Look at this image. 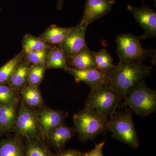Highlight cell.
I'll use <instances>...</instances> for the list:
<instances>
[{
	"label": "cell",
	"mask_w": 156,
	"mask_h": 156,
	"mask_svg": "<svg viewBox=\"0 0 156 156\" xmlns=\"http://www.w3.org/2000/svg\"><path fill=\"white\" fill-rule=\"evenodd\" d=\"M151 66L139 62L120 61L118 65L108 73L110 87L124 97L151 74Z\"/></svg>",
	"instance_id": "cell-1"
},
{
	"label": "cell",
	"mask_w": 156,
	"mask_h": 156,
	"mask_svg": "<svg viewBox=\"0 0 156 156\" xmlns=\"http://www.w3.org/2000/svg\"><path fill=\"white\" fill-rule=\"evenodd\" d=\"M74 127L82 141L93 140L108 131L107 117L92 109L85 108L73 116Z\"/></svg>",
	"instance_id": "cell-2"
},
{
	"label": "cell",
	"mask_w": 156,
	"mask_h": 156,
	"mask_svg": "<svg viewBox=\"0 0 156 156\" xmlns=\"http://www.w3.org/2000/svg\"><path fill=\"white\" fill-rule=\"evenodd\" d=\"M124 96L116 92L107 83L91 89L85 101V107L111 117L120 108Z\"/></svg>",
	"instance_id": "cell-3"
},
{
	"label": "cell",
	"mask_w": 156,
	"mask_h": 156,
	"mask_svg": "<svg viewBox=\"0 0 156 156\" xmlns=\"http://www.w3.org/2000/svg\"><path fill=\"white\" fill-rule=\"evenodd\" d=\"M132 111L129 108L116 112L110 117L108 128L112 133V137L127 144L130 147H139V140L134 127Z\"/></svg>",
	"instance_id": "cell-4"
},
{
	"label": "cell",
	"mask_w": 156,
	"mask_h": 156,
	"mask_svg": "<svg viewBox=\"0 0 156 156\" xmlns=\"http://www.w3.org/2000/svg\"><path fill=\"white\" fill-rule=\"evenodd\" d=\"M129 108L139 116L145 117L155 112L156 92L144 81L133 88L124 99L120 108Z\"/></svg>",
	"instance_id": "cell-5"
},
{
	"label": "cell",
	"mask_w": 156,
	"mask_h": 156,
	"mask_svg": "<svg viewBox=\"0 0 156 156\" xmlns=\"http://www.w3.org/2000/svg\"><path fill=\"white\" fill-rule=\"evenodd\" d=\"M145 39L144 34L140 36L130 33L119 35L116 43L120 61L142 62L148 57L155 56L154 50L144 49L141 46V40Z\"/></svg>",
	"instance_id": "cell-6"
},
{
	"label": "cell",
	"mask_w": 156,
	"mask_h": 156,
	"mask_svg": "<svg viewBox=\"0 0 156 156\" xmlns=\"http://www.w3.org/2000/svg\"><path fill=\"white\" fill-rule=\"evenodd\" d=\"M11 131L25 139H43L37 111L29 108L21 101L16 123Z\"/></svg>",
	"instance_id": "cell-7"
},
{
	"label": "cell",
	"mask_w": 156,
	"mask_h": 156,
	"mask_svg": "<svg viewBox=\"0 0 156 156\" xmlns=\"http://www.w3.org/2000/svg\"><path fill=\"white\" fill-rule=\"evenodd\" d=\"M87 28V27L80 22L78 25L73 27L64 41L60 44L57 45L67 58L87 47L86 41Z\"/></svg>",
	"instance_id": "cell-8"
},
{
	"label": "cell",
	"mask_w": 156,
	"mask_h": 156,
	"mask_svg": "<svg viewBox=\"0 0 156 156\" xmlns=\"http://www.w3.org/2000/svg\"><path fill=\"white\" fill-rule=\"evenodd\" d=\"M127 9L133 14L136 22L145 31V38L156 36V12L147 5L140 8L127 6Z\"/></svg>",
	"instance_id": "cell-9"
},
{
	"label": "cell",
	"mask_w": 156,
	"mask_h": 156,
	"mask_svg": "<svg viewBox=\"0 0 156 156\" xmlns=\"http://www.w3.org/2000/svg\"><path fill=\"white\" fill-rule=\"evenodd\" d=\"M115 2V0H87L80 22L88 27L92 23L109 13Z\"/></svg>",
	"instance_id": "cell-10"
},
{
	"label": "cell",
	"mask_w": 156,
	"mask_h": 156,
	"mask_svg": "<svg viewBox=\"0 0 156 156\" xmlns=\"http://www.w3.org/2000/svg\"><path fill=\"white\" fill-rule=\"evenodd\" d=\"M37 112L43 140L46 139L51 130L64 123L68 116L67 112L65 111L57 110L44 107Z\"/></svg>",
	"instance_id": "cell-11"
},
{
	"label": "cell",
	"mask_w": 156,
	"mask_h": 156,
	"mask_svg": "<svg viewBox=\"0 0 156 156\" xmlns=\"http://www.w3.org/2000/svg\"><path fill=\"white\" fill-rule=\"evenodd\" d=\"M64 70L75 78L77 83L84 82L91 89L107 83V82L108 73L97 69H77L67 66Z\"/></svg>",
	"instance_id": "cell-12"
},
{
	"label": "cell",
	"mask_w": 156,
	"mask_h": 156,
	"mask_svg": "<svg viewBox=\"0 0 156 156\" xmlns=\"http://www.w3.org/2000/svg\"><path fill=\"white\" fill-rule=\"evenodd\" d=\"M77 133L75 127H69L64 123L59 125L48 133L46 136L48 144L55 150L64 149L66 144Z\"/></svg>",
	"instance_id": "cell-13"
},
{
	"label": "cell",
	"mask_w": 156,
	"mask_h": 156,
	"mask_svg": "<svg viewBox=\"0 0 156 156\" xmlns=\"http://www.w3.org/2000/svg\"><path fill=\"white\" fill-rule=\"evenodd\" d=\"M68 66L77 69H97L94 52L89 50L88 46L67 58Z\"/></svg>",
	"instance_id": "cell-14"
},
{
	"label": "cell",
	"mask_w": 156,
	"mask_h": 156,
	"mask_svg": "<svg viewBox=\"0 0 156 156\" xmlns=\"http://www.w3.org/2000/svg\"><path fill=\"white\" fill-rule=\"evenodd\" d=\"M19 102L0 106V135L11 131L17 119Z\"/></svg>",
	"instance_id": "cell-15"
},
{
	"label": "cell",
	"mask_w": 156,
	"mask_h": 156,
	"mask_svg": "<svg viewBox=\"0 0 156 156\" xmlns=\"http://www.w3.org/2000/svg\"><path fill=\"white\" fill-rule=\"evenodd\" d=\"M0 156H26L25 144L22 137L16 135L1 140Z\"/></svg>",
	"instance_id": "cell-16"
},
{
	"label": "cell",
	"mask_w": 156,
	"mask_h": 156,
	"mask_svg": "<svg viewBox=\"0 0 156 156\" xmlns=\"http://www.w3.org/2000/svg\"><path fill=\"white\" fill-rule=\"evenodd\" d=\"M31 64L24 58L20 62L9 79L7 85L12 89L20 91L28 85L29 71Z\"/></svg>",
	"instance_id": "cell-17"
},
{
	"label": "cell",
	"mask_w": 156,
	"mask_h": 156,
	"mask_svg": "<svg viewBox=\"0 0 156 156\" xmlns=\"http://www.w3.org/2000/svg\"><path fill=\"white\" fill-rule=\"evenodd\" d=\"M20 94L21 101L29 108L44 107V100L38 87L27 85L20 90Z\"/></svg>",
	"instance_id": "cell-18"
},
{
	"label": "cell",
	"mask_w": 156,
	"mask_h": 156,
	"mask_svg": "<svg viewBox=\"0 0 156 156\" xmlns=\"http://www.w3.org/2000/svg\"><path fill=\"white\" fill-rule=\"evenodd\" d=\"M73 27H60L51 25L39 37L45 43L51 45H58L64 41Z\"/></svg>",
	"instance_id": "cell-19"
},
{
	"label": "cell",
	"mask_w": 156,
	"mask_h": 156,
	"mask_svg": "<svg viewBox=\"0 0 156 156\" xmlns=\"http://www.w3.org/2000/svg\"><path fill=\"white\" fill-rule=\"evenodd\" d=\"M45 66L48 69H65L68 66L67 58L56 45L48 50Z\"/></svg>",
	"instance_id": "cell-20"
},
{
	"label": "cell",
	"mask_w": 156,
	"mask_h": 156,
	"mask_svg": "<svg viewBox=\"0 0 156 156\" xmlns=\"http://www.w3.org/2000/svg\"><path fill=\"white\" fill-rule=\"evenodd\" d=\"M44 140L25 139L26 156H53Z\"/></svg>",
	"instance_id": "cell-21"
},
{
	"label": "cell",
	"mask_w": 156,
	"mask_h": 156,
	"mask_svg": "<svg viewBox=\"0 0 156 156\" xmlns=\"http://www.w3.org/2000/svg\"><path fill=\"white\" fill-rule=\"evenodd\" d=\"M21 44L24 53L44 51L49 50L53 46L45 43L39 37L30 34H26L23 36Z\"/></svg>",
	"instance_id": "cell-22"
},
{
	"label": "cell",
	"mask_w": 156,
	"mask_h": 156,
	"mask_svg": "<svg viewBox=\"0 0 156 156\" xmlns=\"http://www.w3.org/2000/svg\"><path fill=\"white\" fill-rule=\"evenodd\" d=\"M23 58V50L0 67V83L7 84L14 70Z\"/></svg>",
	"instance_id": "cell-23"
},
{
	"label": "cell",
	"mask_w": 156,
	"mask_h": 156,
	"mask_svg": "<svg viewBox=\"0 0 156 156\" xmlns=\"http://www.w3.org/2000/svg\"><path fill=\"white\" fill-rule=\"evenodd\" d=\"M94 53L96 69L98 70L108 73L115 67L113 58L106 50L102 49Z\"/></svg>",
	"instance_id": "cell-24"
},
{
	"label": "cell",
	"mask_w": 156,
	"mask_h": 156,
	"mask_svg": "<svg viewBox=\"0 0 156 156\" xmlns=\"http://www.w3.org/2000/svg\"><path fill=\"white\" fill-rule=\"evenodd\" d=\"M19 102V91L7 84L0 83V106Z\"/></svg>",
	"instance_id": "cell-25"
},
{
	"label": "cell",
	"mask_w": 156,
	"mask_h": 156,
	"mask_svg": "<svg viewBox=\"0 0 156 156\" xmlns=\"http://www.w3.org/2000/svg\"><path fill=\"white\" fill-rule=\"evenodd\" d=\"M47 69L45 64H31L28 73V85L39 87L44 80Z\"/></svg>",
	"instance_id": "cell-26"
},
{
	"label": "cell",
	"mask_w": 156,
	"mask_h": 156,
	"mask_svg": "<svg viewBox=\"0 0 156 156\" xmlns=\"http://www.w3.org/2000/svg\"><path fill=\"white\" fill-rule=\"evenodd\" d=\"M49 50L37 52H23V58L30 64H45Z\"/></svg>",
	"instance_id": "cell-27"
},
{
	"label": "cell",
	"mask_w": 156,
	"mask_h": 156,
	"mask_svg": "<svg viewBox=\"0 0 156 156\" xmlns=\"http://www.w3.org/2000/svg\"><path fill=\"white\" fill-rule=\"evenodd\" d=\"M87 153L82 152L73 149L57 151L53 156H86Z\"/></svg>",
	"instance_id": "cell-28"
},
{
	"label": "cell",
	"mask_w": 156,
	"mask_h": 156,
	"mask_svg": "<svg viewBox=\"0 0 156 156\" xmlns=\"http://www.w3.org/2000/svg\"><path fill=\"white\" fill-rule=\"evenodd\" d=\"M105 144V142H102L96 144L93 149L87 153L86 156H104L102 150Z\"/></svg>",
	"instance_id": "cell-29"
},
{
	"label": "cell",
	"mask_w": 156,
	"mask_h": 156,
	"mask_svg": "<svg viewBox=\"0 0 156 156\" xmlns=\"http://www.w3.org/2000/svg\"><path fill=\"white\" fill-rule=\"evenodd\" d=\"M64 0H58L57 6L56 8L58 10H60L62 8L63 6V3H64Z\"/></svg>",
	"instance_id": "cell-30"
},
{
	"label": "cell",
	"mask_w": 156,
	"mask_h": 156,
	"mask_svg": "<svg viewBox=\"0 0 156 156\" xmlns=\"http://www.w3.org/2000/svg\"><path fill=\"white\" fill-rule=\"evenodd\" d=\"M1 9H1V7H0V11H1Z\"/></svg>",
	"instance_id": "cell-31"
}]
</instances>
